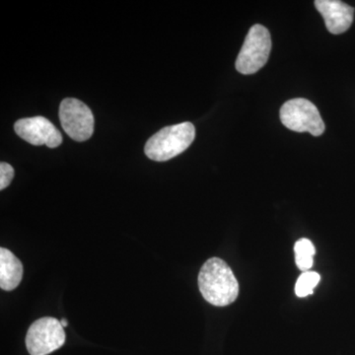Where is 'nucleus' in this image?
<instances>
[{
	"instance_id": "nucleus-1",
	"label": "nucleus",
	"mask_w": 355,
	"mask_h": 355,
	"mask_svg": "<svg viewBox=\"0 0 355 355\" xmlns=\"http://www.w3.org/2000/svg\"><path fill=\"white\" fill-rule=\"evenodd\" d=\"M198 288L202 297L217 307L232 304L239 294V284L234 273L219 258L209 259L200 268Z\"/></svg>"
},
{
	"instance_id": "nucleus-10",
	"label": "nucleus",
	"mask_w": 355,
	"mask_h": 355,
	"mask_svg": "<svg viewBox=\"0 0 355 355\" xmlns=\"http://www.w3.org/2000/svg\"><path fill=\"white\" fill-rule=\"evenodd\" d=\"M294 252H295V263L299 270H302L303 272H309L314 263V256L316 253L313 243L305 238L298 240L294 246Z\"/></svg>"
},
{
	"instance_id": "nucleus-11",
	"label": "nucleus",
	"mask_w": 355,
	"mask_h": 355,
	"mask_svg": "<svg viewBox=\"0 0 355 355\" xmlns=\"http://www.w3.org/2000/svg\"><path fill=\"white\" fill-rule=\"evenodd\" d=\"M321 277L315 272H305L299 277L296 282L295 293L298 297H307L314 292V288L320 282Z\"/></svg>"
},
{
	"instance_id": "nucleus-7",
	"label": "nucleus",
	"mask_w": 355,
	"mask_h": 355,
	"mask_svg": "<svg viewBox=\"0 0 355 355\" xmlns=\"http://www.w3.org/2000/svg\"><path fill=\"white\" fill-rule=\"evenodd\" d=\"M14 130L21 139L33 146L55 148L62 144V133L44 116L21 119L16 121Z\"/></svg>"
},
{
	"instance_id": "nucleus-6",
	"label": "nucleus",
	"mask_w": 355,
	"mask_h": 355,
	"mask_svg": "<svg viewBox=\"0 0 355 355\" xmlns=\"http://www.w3.org/2000/svg\"><path fill=\"white\" fill-rule=\"evenodd\" d=\"M60 120L70 139L85 141L94 132V116L87 105L74 98H67L60 107Z\"/></svg>"
},
{
	"instance_id": "nucleus-2",
	"label": "nucleus",
	"mask_w": 355,
	"mask_h": 355,
	"mask_svg": "<svg viewBox=\"0 0 355 355\" xmlns=\"http://www.w3.org/2000/svg\"><path fill=\"white\" fill-rule=\"evenodd\" d=\"M196 137L195 125L190 121L170 125L151 137L146 142L144 153L147 157L164 162L184 153Z\"/></svg>"
},
{
	"instance_id": "nucleus-5",
	"label": "nucleus",
	"mask_w": 355,
	"mask_h": 355,
	"mask_svg": "<svg viewBox=\"0 0 355 355\" xmlns=\"http://www.w3.org/2000/svg\"><path fill=\"white\" fill-rule=\"evenodd\" d=\"M64 328L53 317H44L30 326L26 336V347L31 355H48L65 343Z\"/></svg>"
},
{
	"instance_id": "nucleus-13",
	"label": "nucleus",
	"mask_w": 355,
	"mask_h": 355,
	"mask_svg": "<svg viewBox=\"0 0 355 355\" xmlns=\"http://www.w3.org/2000/svg\"><path fill=\"white\" fill-rule=\"evenodd\" d=\"M60 323H62V327H64V328H65V327L69 326V323H67V320L65 319L60 320Z\"/></svg>"
},
{
	"instance_id": "nucleus-9",
	"label": "nucleus",
	"mask_w": 355,
	"mask_h": 355,
	"mask_svg": "<svg viewBox=\"0 0 355 355\" xmlns=\"http://www.w3.org/2000/svg\"><path fill=\"white\" fill-rule=\"evenodd\" d=\"M23 277V266L19 259L6 248L0 249V287L3 291H14Z\"/></svg>"
},
{
	"instance_id": "nucleus-4",
	"label": "nucleus",
	"mask_w": 355,
	"mask_h": 355,
	"mask_svg": "<svg viewBox=\"0 0 355 355\" xmlns=\"http://www.w3.org/2000/svg\"><path fill=\"white\" fill-rule=\"evenodd\" d=\"M280 121L293 132H310L314 137L324 132V123L317 107L303 98L287 101L280 109Z\"/></svg>"
},
{
	"instance_id": "nucleus-3",
	"label": "nucleus",
	"mask_w": 355,
	"mask_h": 355,
	"mask_svg": "<svg viewBox=\"0 0 355 355\" xmlns=\"http://www.w3.org/2000/svg\"><path fill=\"white\" fill-rule=\"evenodd\" d=\"M270 50L272 39L268 30L261 25L253 26L236 60V69L245 76L256 73L268 62Z\"/></svg>"
},
{
	"instance_id": "nucleus-12",
	"label": "nucleus",
	"mask_w": 355,
	"mask_h": 355,
	"mask_svg": "<svg viewBox=\"0 0 355 355\" xmlns=\"http://www.w3.org/2000/svg\"><path fill=\"white\" fill-rule=\"evenodd\" d=\"M14 169L8 163H0V190H4L12 182Z\"/></svg>"
},
{
	"instance_id": "nucleus-8",
	"label": "nucleus",
	"mask_w": 355,
	"mask_h": 355,
	"mask_svg": "<svg viewBox=\"0 0 355 355\" xmlns=\"http://www.w3.org/2000/svg\"><path fill=\"white\" fill-rule=\"evenodd\" d=\"M317 10L323 16L327 29L334 35L343 34L354 22V9L338 0H316Z\"/></svg>"
}]
</instances>
